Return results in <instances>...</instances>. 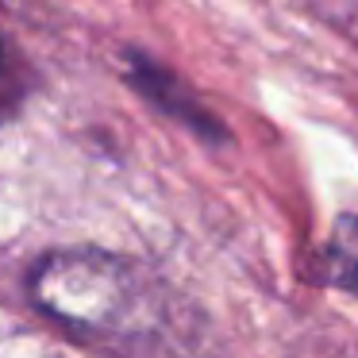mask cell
I'll return each mask as SVG.
<instances>
[{"instance_id": "obj_3", "label": "cell", "mask_w": 358, "mask_h": 358, "mask_svg": "<svg viewBox=\"0 0 358 358\" xmlns=\"http://www.w3.org/2000/svg\"><path fill=\"white\" fill-rule=\"evenodd\" d=\"M324 278L335 289L358 296V216H339L324 250Z\"/></svg>"}, {"instance_id": "obj_1", "label": "cell", "mask_w": 358, "mask_h": 358, "mask_svg": "<svg viewBox=\"0 0 358 358\" xmlns=\"http://www.w3.org/2000/svg\"><path fill=\"white\" fill-rule=\"evenodd\" d=\"M31 296L43 312L70 331L124 335L147 331L143 316L150 312V281L135 262L101 255V250H58L47 255L31 273Z\"/></svg>"}, {"instance_id": "obj_2", "label": "cell", "mask_w": 358, "mask_h": 358, "mask_svg": "<svg viewBox=\"0 0 358 358\" xmlns=\"http://www.w3.org/2000/svg\"><path fill=\"white\" fill-rule=\"evenodd\" d=\"M127 81H131V89L139 96H147V101L155 104V108H162L166 116L181 120L189 131L204 135V139H212V143L227 139L224 124H220V120L212 116L193 93H189L185 81H178L170 70H162V66L150 62V58L139 55V50H127Z\"/></svg>"}]
</instances>
